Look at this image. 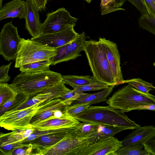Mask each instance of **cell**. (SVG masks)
<instances>
[{"instance_id": "4fadbf2b", "label": "cell", "mask_w": 155, "mask_h": 155, "mask_svg": "<svg viewBox=\"0 0 155 155\" xmlns=\"http://www.w3.org/2000/svg\"><path fill=\"white\" fill-rule=\"evenodd\" d=\"M74 27L58 32L41 34L31 39L51 47L58 48L73 41L79 34L74 30Z\"/></svg>"}, {"instance_id": "ee69618b", "label": "cell", "mask_w": 155, "mask_h": 155, "mask_svg": "<svg viewBox=\"0 0 155 155\" xmlns=\"http://www.w3.org/2000/svg\"><path fill=\"white\" fill-rule=\"evenodd\" d=\"M3 0H0V9L2 7V3Z\"/></svg>"}, {"instance_id": "f35d334b", "label": "cell", "mask_w": 155, "mask_h": 155, "mask_svg": "<svg viewBox=\"0 0 155 155\" xmlns=\"http://www.w3.org/2000/svg\"><path fill=\"white\" fill-rule=\"evenodd\" d=\"M13 62L7 65H4L0 67V83H6L10 80L11 77L8 75V72Z\"/></svg>"}, {"instance_id": "7c38bea8", "label": "cell", "mask_w": 155, "mask_h": 155, "mask_svg": "<svg viewBox=\"0 0 155 155\" xmlns=\"http://www.w3.org/2000/svg\"><path fill=\"white\" fill-rule=\"evenodd\" d=\"M105 51L117 85L123 84L124 80L120 67V55L117 45L104 38L98 41Z\"/></svg>"}, {"instance_id": "44dd1931", "label": "cell", "mask_w": 155, "mask_h": 155, "mask_svg": "<svg viewBox=\"0 0 155 155\" xmlns=\"http://www.w3.org/2000/svg\"><path fill=\"white\" fill-rule=\"evenodd\" d=\"M155 133V126H145L135 129L122 140L123 146L142 144Z\"/></svg>"}, {"instance_id": "7dc6e473", "label": "cell", "mask_w": 155, "mask_h": 155, "mask_svg": "<svg viewBox=\"0 0 155 155\" xmlns=\"http://www.w3.org/2000/svg\"><path fill=\"white\" fill-rule=\"evenodd\" d=\"M153 1H154V3H155V0H153Z\"/></svg>"}, {"instance_id": "e575fe53", "label": "cell", "mask_w": 155, "mask_h": 155, "mask_svg": "<svg viewBox=\"0 0 155 155\" xmlns=\"http://www.w3.org/2000/svg\"><path fill=\"white\" fill-rule=\"evenodd\" d=\"M71 129H61L40 131L36 130L35 129L33 132L31 134L21 141V142L23 143H27L29 141H31L35 139L40 136L45 134L54 132H66Z\"/></svg>"}, {"instance_id": "e0dca14e", "label": "cell", "mask_w": 155, "mask_h": 155, "mask_svg": "<svg viewBox=\"0 0 155 155\" xmlns=\"http://www.w3.org/2000/svg\"><path fill=\"white\" fill-rule=\"evenodd\" d=\"M68 106L67 103L60 98L53 99L38 110L31 119L30 124L33 127L44 120L52 118L56 111Z\"/></svg>"}, {"instance_id": "ffe728a7", "label": "cell", "mask_w": 155, "mask_h": 155, "mask_svg": "<svg viewBox=\"0 0 155 155\" xmlns=\"http://www.w3.org/2000/svg\"><path fill=\"white\" fill-rule=\"evenodd\" d=\"M26 13L25 1L12 0L5 4L0 9V21L8 18H25Z\"/></svg>"}, {"instance_id": "277c9868", "label": "cell", "mask_w": 155, "mask_h": 155, "mask_svg": "<svg viewBox=\"0 0 155 155\" xmlns=\"http://www.w3.org/2000/svg\"><path fill=\"white\" fill-rule=\"evenodd\" d=\"M106 103L114 108L128 112L139 105L155 104V96L140 91L128 84L115 92Z\"/></svg>"}, {"instance_id": "b9f144b4", "label": "cell", "mask_w": 155, "mask_h": 155, "mask_svg": "<svg viewBox=\"0 0 155 155\" xmlns=\"http://www.w3.org/2000/svg\"><path fill=\"white\" fill-rule=\"evenodd\" d=\"M136 110H146L155 111V104H147L139 105L131 108L130 110V111Z\"/></svg>"}, {"instance_id": "1f68e13d", "label": "cell", "mask_w": 155, "mask_h": 155, "mask_svg": "<svg viewBox=\"0 0 155 155\" xmlns=\"http://www.w3.org/2000/svg\"><path fill=\"white\" fill-rule=\"evenodd\" d=\"M99 124L82 122L81 125L76 128L77 135L81 137H88L99 127Z\"/></svg>"}, {"instance_id": "f6af8a7d", "label": "cell", "mask_w": 155, "mask_h": 155, "mask_svg": "<svg viewBox=\"0 0 155 155\" xmlns=\"http://www.w3.org/2000/svg\"><path fill=\"white\" fill-rule=\"evenodd\" d=\"M84 0L88 3H90L91 1V0Z\"/></svg>"}, {"instance_id": "8992f818", "label": "cell", "mask_w": 155, "mask_h": 155, "mask_svg": "<svg viewBox=\"0 0 155 155\" xmlns=\"http://www.w3.org/2000/svg\"><path fill=\"white\" fill-rule=\"evenodd\" d=\"M76 128L67 131L62 139L46 150L44 155H80L85 148L93 142L91 137L78 136Z\"/></svg>"}, {"instance_id": "6da1fadb", "label": "cell", "mask_w": 155, "mask_h": 155, "mask_svg": "<svg viewBox=\"0 0 155 155\" xmlns=\"http://www.w3.org/2000/svg\"><path fill=\"white\" fill-rule=\"evenodd\" d=\"M74 118L82 122L117 127L126 130L141 126L130 119L121 110L109 106H90Z\"/></svg>"}, {"instance_id": "836d02e7", "label": "cell", "mask_w": 155, "mask_h": 155, "mask_svg": "<svg viewBox=\"0 0 155 155\" xmlns=\"http://www.w3.org/2000/svg\"><path fill=\"white\" fill-rule=\"evenodd\" d=\"M91 105L88 103H79L71 104L68 107L67 111L70 116L74 117L83 112Z\"/></svg>"}, {"instance_id": "d4e9b609", "label": "cell", "mask_w": 155, "mask_h": 155, "mask_svg": "<svg viewBox=\"0 0 155 155\" xmlns=\"http://www.w3.org/2000/svg\"><path fill=\"white\" fill-rule=\"evenodd\" d=\"M62 81L65 84L71 87L81 86L97 81L93 76L75 75H62Z\"/></svg>"}, {"instance_id": "30bf717a", "label": "cell", "mask_w": 155, "mask_h": 155, "mask_svg": "<svg viewBox=\"0 0 155 155\" xmlns=\"http://www.w3.org/2000/svg\"><path fill=\"white\" fill-rule=\"evenodd\" d=\"M89 38L83 31L72 42L58 48L56 55L51 59V65L73 60L81 56L80 53L84 51V42Z\"/></svg>"}, {"instance_id": "d6a6232c", "label": "cell", "mask_w": 155, "mask_h": 155, "mask_svg": "<svg viewBox=\"0 0 155 155\" xmlns=\"http://www.w3.org/2000/svg\"><path fill=\"white\" fill-rule=\"evenodd\" d=\"M109 87L107 84L99 81H97L83 86H74L72 87L75 91L78 92H83L86 91L103 90Z\"/></svg>"}, {"instance_id": "d590c367", "label": "cell", "mask_w": 155, "mask_h": 155, "mask_svg": "<svg viewBox=\"0 0 155 155\" xmlns=\"http://www.w3.org/2000/svg\"><path fill=\"white\" fill-rule=\"evenodd\" d=\"M32 150V145L30 143H23L15 148L12 155H31Z\"/></svg>"}, {"instance_id": "cb8c5ba5", "label": "cell", "mask_w": 155, "mask_h": 155, "mask_svg": "<svg viewBox=\"0 0 155 155\" xmlns=\"http://www.w3.org/2000/svg\"><path fill=\"white\" fill-rule=\"evenodd\" d=\"M51 59L33 62L23 65L19 68V71L23 73H32L49 70L50 66L51 65L52 63Z\"/></svg>"}, {"instance_id": "60d3db41", "label": "cell", "mask_w": 155, "mask_h": 155, "mask_svg": "<svg viewBox=\"0 0 155 155\" xmlns=\"http://www.w3.org/2000/svg\"><path fill=\"white\" fill-rule=\"evenodd\" d=\"M149 14L155 16V3L153 0H142Z\"/></svg>"}, {"instance_id": "2e32d148", "label": "cell", "mask_w": 155, "mask_h": 155, "mask_svg": "<svg viewBox=\"0 0 155 155\" xmlns=\"http://www.w3.org/2000/svg\"><path fill=\"white\" fill-rule=\"evenodd\" d=\"M66 132H54L45 134L27 142L31 143L32 145V150L31 155H44L46 150L54 146L62 139Z\"/></svg>"}, {"instance_id": "5bb4252c", "label": "cell", "mask_w": 155, "mask_h": 155, "mask_svg": "<svg viewBox=\"0 0 155 155\" xmlns=\"http://www.w3.org/2000/svg\"><path fill=\"white\" fill-rule=\"evenodd\" d=\"M122 143V140L110 137L88 145L80 155H116L117 151L123 146Z\"/></svg>"}, {"instance_id": "7a4b0ae2", "label": "cell", "mask_w": 155, "mask_h": 155, "mask_svg": "<svg viewBox=\"0 0 155 155\" xmlns=\"http://www.w3.org/2000/svg\"><path fill=\"white\" fill-rule=\"evenodd\" d=\"M84 51L95 79L109 86L117 85L106 54L98 41L85 40Z\"/></svg>"}, {"instance_id": "4316f807", "label": "cell", "mask_w": 155, "mask_h": 155, "mask_svg": "<svg viewBox=\"0 0 155 155\" xmlns=\"http://www.w3.org/2000/svg\"><path fill=\"white\" fill-rule=\"evenodd\" d=\"M19 93L11 84L0 83V107L7 101L15 97Z\"/></svg>"}, {"instance_id": "d6986e66", "label": "cell", "mask_w": 155, "mask_h": 155, "mask_svg": "<svg viewBox=\"0 0 155 155\" xmlns=\"http://www.w3.org/2000/svg\"><path fill=\"white\" fill-rule=\"evenodd\" d=\"M25 130H17L7 134L1 133L0 135V154L12 155L16 148L23 143L21 141L25 138Z\"/></svg>"}, {"instance_id": "5b68a950", "label": "cell", "mask_w": 155, "mask_h": 155, "mask_svg": "<svg viewBox=\"0 0 155 155\" xmlns=\"http://www.w3.org/2000/svg\"><path fill=\"white\" fill-rule=\"evenodd\" d=\"M57 48L42 44L31 39L21 38L14 67L19 68L23 65L48 60L56 54Z\"/></svg>"}, {"instance_id": "603a6c76", "label": "cell", "mask_w": 155, "mask_h": 155, "mask_svg": "<svg viewBox=\"0 0 155 155\" xmlns=\"http://www.w3.org/2000/svg\"><path fill=\"white\" fill-rule=\"evenodd\" d=\"M126 130L124 128L113 126L99 124V127L92 134L88 137H91L93 142L107 137L114 136L120 132Z\"/></svg>"}, {"instance_id": "74e56055", "label": "cell", "mask_w": 155, "mask_h": 155, "mask_svg": "<svg viewBox=\"0 0 155 155\" xmlns=\"http://www.w3.org/2000/svg\"><path fill=\"white\" fill-rule=\"evenodd\" d=\"M142 144L145 149L151 155H155V133Z\"/></svg>"}, {"instance_id": "3957f363", "label": "cell", "mask_w": 155, "mask_h": 155, "mask_svg": "<svg viewBox=\"0 0 155 155\" xmlns=\"http://www.w3.org/2000/svg\"><path fill=\"white\" fill-rule=\"evenodd\" d=\"M62 81L61 74L50 70L43 72L26 73L21 72L15 76L11 84L19 92L29 95V97L48 87Z\"/></svg>"}, {"instance_id": "ba28073f", "label": "cell", "mask_w": 155, "mask_h": 155, "mask_svg": "<svg viewBox=\"0 0 155 155\" xmlns=\"http://www.w3.org/2000/svg\"><path fill=\"white\" fill-rule=\"evenodd\" d=\"M78 19L72 17L64 8L47 13L46 18L41 24V34L61 31L74 27Z\"/></svg>"}, {"instance_id": "bcb514c9", "label": "cell", "mask_w": 155, "mask_h": 155, "mask_svg": "<svg viewBox=\"0 0 155 155\" xmlns=\"http://www.w3.org/2000/svg\"><path fill=\"white\" fill-rule=\"evenodd\" d=\"M153 65L155 67V62L153 64Z\"/></svg>"}, {"instance_id": "f546056e", "label": "cell", "mask_w": 155, "mask_h": 155, "mask_svg": "<svg viewBox=\"0 0 155 155\" xmlns=\"http://www.w3.org/2000/svg\"><path fill=\"white\" fill-rule=\"evenodd\" d=\"M125 83L129 84L139 91L146 94L150 93L149 91L154 89L152 84L140 78L124 80L123 84Z\"/></svg>"}, {"instance_id": "484cf974", "label": "cell", "mask_w": 155, "mask_h": 155, "mask_svg": "<svg viewBox=\"0 0 155 155\" xmlns=\"http://www.w3.org/2000/svg\"><path fill=\"white\" fill-rule=\"evenodd\" d=\"M29 95L23 92H19L14 98L7 101L0 107V116L4 113L13 110L26 102Z\"/></svg>"}, {"instance_id": "f1b7e54d", "label": "cell", "mask_w": 155, "mask_h": 155, "mask_svg": "<svg viewBox=\"0 0 155 155\" xmlns=\"http://www.w3.org/2000/svg\"><path fill=\"white\" fill-rule=\"evenodd\" d=\"M116 155H151L143 144L122 146L116 152Z\"/></svg>"}, {"instance_id": "8fae6325", "label": "cell", "mask_w": 155, "mask_h": 155, "mask_svg": "<svg viewBox=\"0 0 155 155\" xmlns=\"http://www.w3.org/2000/svg\"><path fill=\"white\" fill-rule=\"evenodd\" d=\"M65 84L62 81L59 83L37 92L29 97L25 103L12 111L21 110L41 102H43L42 105L45 104L53 99L59 98L71 90L66 87Z\"/></svg>"}, {"instance_id": "83f0119b", "label": "cell", "mask_w": 155, "mask_h": 155, "mask_svg": "<svg viewBox=\"0 0 155 155\" xmlns=\"http://www.w3.org/2000/svg\"><path fill=\"white\" fill-rule=\"evenodd\" d=\"M126 0H101V15H106L119 10H125L121 8Z\"/></svg>"}, {"instance_id": "7bdbcfd3", "label": "cell", "mask_w": 155, "mask_h": 155, "mask_svg": "<svg viewBox=\"0 0 155 155\" xmlns=\"http://www.w3.org/2000/svg\"><path fill=\"white\" fill-rule=\"evenodd\" d=\"M48 0H32L37 6L39 10H44Z\"/></svg>"}, {"instance_id": "9a60e30c", "label": "cell", "mask_w": 155, "mask_h": 155, "mask_svg": "<svg viewBox=\"0 0 155 155\" xmlns=\"http://www.w3.org/2000/svg\"><path fill=\"white\" fill-rule=\"evenodd\" d=\"M81 123L68 114L60 117H55L44 120L33 126L36 130L42 131L61 129L75 128Z\"/></svg>"}, {"instance_id": "7402d4cb", "label": "cell", "mask_w": 155, "mask_h": 155, "mask_svg": "<svg viewBox=\"0 0 155 155\" xmlns=\"http://www.w3.org/2000/svg\"><path fill=\"white\" fill-rule=\"evenodd\" d=\"M115 86H110L102 91L93 94L80 92V96L74 101L71 104L79 103H88L92 104L107 101V98L112 92Z\"/></svg>"}, {"instance_id": "9c48e42d", "label": "cell", "mask_w": 155, "mask_h": 155, "mask_svg": "<svg viewBox=\"0 0 155 155\" xmlns=\"http://www.w3.org/2000/svg\"><path fill=\"white\" fill-rule=\"evenodd\" d=\"M21 41L12 21L5 24L0 33V53L5 60H15Z\"/></svg>"}, {"instance_id": "8d00e7d4", "label": "cell", "mask_w": 155, "mask_h": 155, "mask_svg": "<svg viewBox=\"0 0 155 155\" xmlns=\"http://www.w3.org/2000/svg\"><path fill=\"white\" fill-rule=\"evenodd\" d=\"M80 92L75 91L73 89L61 96L59 98L64 101L68 105L76 100L80 96Z\"/></svg>"}, {"instance_id": "c3c4849f", "label": "cell", "mask_w": 155, "mask_h": 155, "mask_svg": "<svg viewBox=\"0 0 155 155\" xmlns=\"http://www.w3.org/2000/svg\"><path fill=\"white\" fill-rule=\"evenodd\" d=\"M154 89H155V87H154Z\"/></svg>"}, {"instance_id": "52a82bcc", "label": "cell", "mask_w": 155, "mask_h": 155, "mask_svg": "<svg viewBox=\"0 0 155 155\" xmlns=\"http://www.w3.org/2000/svg\"><path fill=\"white\" fill-rule=\"evenodd\" d=\"M41 102L28 107L18 110L6 112L0 116V126L12 131L32 128L31 119L44 105Z\"/></svg>"}, {"instance_id": "ab89813d", "label": "cell", "mask_w": 155, "mask_h": 155, "mask_svg": "<svg viewBox=\"0 0 155 155\" xmlns=\"http://www.w3.org/2000/svg\"><path fill=\"white\" fill-rule=\"evenodd\" d=\"M130 2L143 15H149L142 0H126Z\"/></svg>"}, {"instance_id": "ac0fdd59", "label": "cell", "mask_w": 155, "mask_h": 155, "mask_svg": "<svg viewBox=\"0 0 155 155\" xmlns=\"http://www.w3.org/2000/svg\"><path fill=\"white\" fill-rule=\"evenodd\" d=\"M26 13L25 28L32 37L41 34V24L40 20L39 9L32 0H26Z\"/></svg>"}, {"instance_id": "4dcf8cb0", "label": "cell", "mask_w": 155, "mask_h": 155, "mask_svg": "<svg viewBox=\"0 0 155 155\" xmlns=\"http://www.w3.org/2000/svg\"><path fill=\"white\" fill-rule=\"evenodd\" d=\"M138 23L140 27L155 35V16L149 15H141Z\"/></svg>"}]
</instances>
